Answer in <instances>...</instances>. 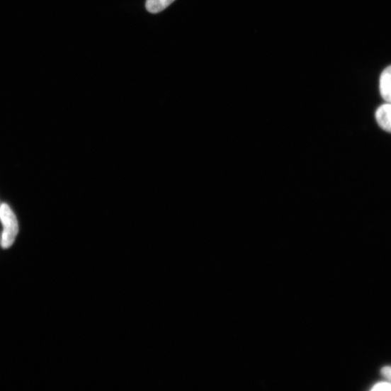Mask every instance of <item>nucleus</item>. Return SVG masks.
<instances>
[{"label":"nucleus","mask_w":391,"mask_h":391,"mask_svg":"<svg viewBox=\"0 0 391 391\" xmlns=\"http://www.w3.org/2000/svg\"><path fill=\"white\" fill-rule=\"evenodd\" d=\"M382 375L391 382V367H384L381 370Z\"/></svg>","instance_id":"nucleus-6"},{"label":"nucleus","mask_w":391,"mask_h":391,"mask_svg":"<svg viewBox=\"0 0 391 391\" xmlns=\"http://www.w3.org/2000/svg\"><path fill=\"white\" fill-rule=\"evenodd\" d=\"M0 208H1V206H0Z\"/></svg>","instance_id":"nucleus-7"},{"label":"nucleus","mask_w":391,"mask_h":391,"mask_svg":"<svg viewBox=\"0 0 391 391\" xmlns=\"http://www.w3.org/2000/svg\"><path fill=\"white\" fill-rule=\"evenodd\" d=\"M175 0H147L146 8L151 13H158L166 9Z\"/></svg>","instance_id":"nucleus-4"},{"label":"nucleus","mask_w":391,"mask_h":391,"mask_svg":"<svg viewBox=\"0 0 391 391\" xmlns=\"http://www.w3.org/2000/svg\"><path fill=\"white\" fill-rule=\"evenodd\" d=\"M371 390L380 391V390H391V382H379L376 383L372 388Z\"/></svg>","instance_id":"nucleus-5"},{"label":"nucleus","mask_w":391,"mask_h":391,"mask_svg":"<svg viewBox=\"0 0 391 391\" xmlns=\"http://www.w3.org/2000/svg\"><path fill=\"white\" fill-rule=\"evenodd\" d=\"M0 220L4 225L2 246L8 249L13 244L18 233V220L13 212L6 204H3L0 208Z\"/></svg>","instance_id":"nucleus-1"},{"label":"nucleus","mask_w":391,"mask_h":391,"mask_svg":"<svg viewBox=\"0 0 391 391\" xmlns=\"http://www.w3.org/2000/svg\"><path fill=\"white\" fill-rule=\"evenodd\" d=\"M375 118L379 126L391 134V103L381 106L376 111Z\"/></svg>","instance_id":"nucleus-2"},{"label":"nucleus","mask_w":391,"mask_h":391,"mask_svg":"<svg viewBox=\"0 0 391 391\" xmlns=\"http://www.w3.org/2000/svg\"><path fill=\"white\" fill-rule=\"evenodd\" d=\"M380 91L383 99L391 103V65L387 67L381 74Z\"/></svg>","instance_id":"nucleus-3"}]
</instances>
